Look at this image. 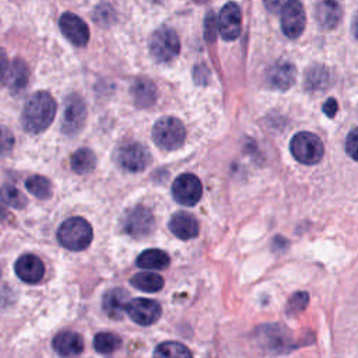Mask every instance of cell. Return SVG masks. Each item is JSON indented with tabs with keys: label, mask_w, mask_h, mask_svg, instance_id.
<instances>
[{
	"label": "cell",
	"mask_w": 358,
	"mask_h": 358,
	"mask_svg": "<svg viewBox=\"0 0 358 358\" xmlns=\"http://www.w3.org/2000/svg\"><path fill=\"white\" fill-rule=\"evenodd\" d=\"M352 34H354V36L358 39V11H357V14L354 15V18H352Z\"/></svg>",
	"instance_id": "cell-36"
},
{
	"label": "cell",
	"mask_w": 358,
	"mask_h": 358,
	"mask_svg": "<svg viewBox=\"0 0 358 358\" xmlns=\"http://www.w3.org/2000/svg\"><path fill=\"white\" fill-rule=\"evenodd\" d=\"M14 147L13 133L3 124H0V157H7Z\"/></svg>",
	"instance_id": "cell-30"
},
{
	"label": "cell",
	"mask_w": 358,
	"mask_h": 358,
	"mask_svg": "<svg viewBox=\"0 0 358 358\" xmlns=\"http://www.w3.org/2000/svg\"><path fill=\"white\" fill-rule=\"evenodd\" d=\"M85 116H87V109H85L84 101L77 94L69 95L64 103L62 131L67 136L77 134L84 126Z\"/></svg>",
	"instance_id": "cell-9"
},
{
	"label": "cell",
	"mask_w": 358,
	"mask_h": 358,
	"mask_svg": "<svg viewBox=\"0 0 358 358\" xmlns=\"http://www.w3.org/2000/svg\"><path fill=\"white\" fill-rule=\"evenodd\" d=\"M330 84V73L323 66H312L305 71L303 85L308 91H324Z\"/></svg>",
	"instance_id": "cell-23"
},
{
	"label": "cell",
	"mask_w": 358,
	"mask_h": 358,
	"mask_svg": "<svg viewBox=\"0 0 358 358\" xmlns=\"http://www.w3.org/2000/svg\"><path fill=\"white\" fill-rule=\"evenodd\" d=\"M130 284L144 292H157L164 287V278L151 271H141L130 278Z\"/></svg>",
	"instance_id": "cell-24"
},
{
	"label": "cell",
	"mask_w": 358,
	"mask_h": 358,
	"mask_svg": "<svg viewBox=\"0 0 358 358\" xmlns=\"http://www.w3.org/2000/svg\"><path fill=\"white\" fill-rule=\"evenodd\" d=\"M131 95L137 106L147 108L155 102L157 88L150 80L140 78L131 85Z\"/></svg>",
	"instance_id": "cell-21"
},
{
	"label": "cell",
	"mask_w": 358,
	"mask_h": 358,
	"mask_svg": "<svg viewBox=\"0 0 358 358\" xmlns=\"http://www.w3.org/2000/svg\"><path fill=\"white\" fill-rule=\"evenodd\" d=\"M52 345L55 351L64 358L78 357L84 350L83 337L71 330H63L53 337Z\"/></svg>",
	"instance_id": "cell-14"
},
{
	"label": "cell",
	"mask_w": 358,
	"mask_h": 358,
	"mask_svg": "<svg viewBox=\"0 0 358 358\" xmlns=\"http://www.w3.org/2000/svg\"><path fill=\"white\" fill-rule=\"evenodd\" d=\"M0 274H1V273H0Z\"/></svg>",
	"instance_id": "cell-39"
},
{
	"label": "cell",
	"mask_w": 358,
	"mask_h": 358,
	"mask_svg": "<svg viewBox=\"0 0 358 358\" xmlns=\"http://www.w3.org/2000/svg\"><path fill=\"white\" fill-rule=\"evenodd\" d=\"M266 6L273 11V10H275L278 6H282V3H280V1H275V3H271V4H268V3H266Z\"/></svg>",
	"instance_id": "cell-37"
},
{
	"label": "cell",
	"mask_w": 358,
	"mask_h": 358,
	"mask_svg": "<svg viewBox=\"0 0 358 358\" xmlns=\"http://www.w3.org/2000/svg\"><path fill=\"white\" fill-rule=\"evenodd\" d=\"M203 194L200 179L193 173L179 175L172 185L173 199L183 206H194Z\"/></svg>",
	"instance_id": "cell-8"
},
{
	"label": "cell",
	"mask_w": 358,
	"mask_h": 358,
	"mask_svg": "<svg viewBox=\"0 0 358 358\" xmlns=\"http://www.w3.org/2000/svg\"><path fill=\"white\" fill-rule=\"evenodd\" d=\"M70 164L76 173L83 175V173H88L91 171H94V168L96 165V158H95V154L90 148H80L71 155Z\"/></svg>",
	"instance_id": "cell-25"
},
{
	"label": "cell",
	"mask_w": 358,
	"mask_h": 358,
	"mask_svg": "<svg viewBox=\"0 0 358 358\" xmlns=\"http://www.w3.org/2000/svg\"><path fill=\"white\" fill-rule=\"evenodd\" d=\"M126 313L134 323L141 326H150L159 319L161 306L154 299L136 298L127 303Z\"/></svg>",
	"instance_id": "cell-11"
},
{
	"label": "cell",
	"mask_w": 358,
	"mask_h": 358,
	"mask_svg": "<svg viewBox=\"0 0 358 358\" xmlns=\"http://www.w3.org/2000/svg\"><path fill=\"white\" fill-rule=\"evenodd\" d=\"M25 187L29 193L36 196L38 199H49L52 194V183L48 178L41 175L29 176L25 182Z\"/></svg>",
	"instance_id": "cell-28"
},
{
	"label": "cell",
	"mask_w": 358,
	"mask_h": 358,
	"mask_svg": "<svg viewBox=\"0 0 358 358\" xmlns=\"http://www.w3.org/2000/svg\"><path fill=\"white\" fill-rule=\"evenodd\" d=\"M186 138V130L183 123L172 116L161 117L152 127L154 143L166 151L178 150L182 147Z\"/></svg>",
	"instance_id": "cell-3"
},
{
	"label": "cell",
	"mask_w": 358,
	"mask_h": 358,
	"mask_svg": "<svg viewBox=\"0 0 358 358\" xmlns=\"http://www.w3.org/2000/svg\"><path fill=\"white\" fill-rule=\"evenodd\" d=\"M7 73H8V59H7V53H6L4 49L0 48V84L6 83Z\"/></svg>",
	"instance_id": "cell-34"
},
{
	"label": "cell",
	"mask_w": 358,
	"mask_h": 358,
	"mask_svg": "<svg viewBox=\"0 0 358 358\" xmlns=\"http://www.w3.org/2000/svg\"><path fill=\"white\" fill-rule=\"evenodd\" d=\"M0 200L14 208H22L27 204L25 196L13 185H3L0 187Z\"/></svg>",
	"instance_id": "cell-29"
},
{
	"label": "cell",
	"mask_w": 358,
	"mask_h": 358,
	"mask_svg": "<svg viewBox=\"0 0 358 358\" xmlns=\"http://www.w3.org/2000/svg\"><path fill=\"white\" fill-rule=\"evenodd\" d=\"M116 161L120 168L129 172L144 171L150 161V151L140 143H127L123 144L116 152Z\"/></svg>",
	"instance_id": "cell-7"
},
{
	"label": "cell",
	"mask_w": 358,
	"mask_h": 358,
	"mask_svg": "<svg viewBox=\"0 0 358 358\" xmlns=\"http://www.w3.org/2000/svg\"><path fill=\"white\" fill-rule=\"evenodd\" d=\"M59 25H60L63 35L73 45H76V46L87 45V42L90 39V29L83 18L67 11L60 17Z\"/></svg>",
	"instance_id": "cell-13"
},
{
	"label": "cell",
	"mask_w": 358,
	"mask_h": 358,
	"mask_svg": "<svg viewBox=\"0 0 358 358\" xmlns=\"http://www.w3.org/2000/svg\"><path fill=\"white\" fill-rule=\"evenodd\" d=\"M345 151L352 159L358 161V127L348 133L345 138Z\"/></svg>",
	"instance_id": "cell-31"
},
{
	"label": "cell",
	"mask_w": 358,
	"mask_h": 358,
	"mask_svg": "<svg viewBox=\"0 0 358 358\" xmlns=\"http://www.w3.org/2000/svg\"><path fill=\"white\" fill-rule=\"evenodd\" d=\"M220 35L225 41H234L242 29V13L236 3H227L218 15Z\"/></svg>",
	"instance_id": "cell-12"
},
{
	"label": "cell",
	"mask_w": 358,
	"mask_h": 358,
	"mask_svg": "<svg viewBox=\"0 0 358 358\" xmlns=\"http://www.w3.org/2000/svg\"><path fill=\"white\" fill-rule=\"evenodd\" d=\"M154 215L144 206H136L130 208L122 221L123 231L133 238H144L154 229Z\"/></svg>",
	"instance_id": "cell-6"
},
{
	"label": "cell",
	"mask_w": 358,
	"mask_h": 358,
	"mask_svg": "<svg viewBox=\"0 0 358 358\" xmlns=\"http://www.w3.org/2000/svg\"><path fill=\"white\" fill-rule=\"evenodd\" d=\"M106 8V6H99L98 8H96V11H95V18H96V21L101 24H103V22H108V20L109 21H112V14H113V10L110 8V7H108V10H105Z\"/></svg>",
	"instance_id": "cell-33"
},
{
	"label": "cell",
	"mask_w": 358,
	"mask_h": 358,
	"mask_svg": "<svg viewBox=\"0 0 358 358\" xmlns=\"http://www.w3.org/2000/svg\"><path fill=\"white\" fill-rule=\"evenodd\" d=\"M3 215H6V210L0 207V217H3Z\"/></svg>",
	"instance_id": "cell-38"
},
{
	"label": "cell",
	"mask_w": 358,
	"mask_h": 358,
	"mask_svg": "<svg viewBox=\"0 0 358 358\" xmlns=\"http://www.w3.org/2000/svg\"><path fill=\"white\" fill-rule=\"evenodd\" d=\"M14 267H15V274L24 282H29V284L41 281L45 274V266L42 260L38 256L31 253H27L18 257Z\"/></svg>",
	"instance_id": "cell-15"
},
{
	"label": "cell",
	"mask_w": 358,
	"mask_h": 358,
	"mask_svg": "<svg viewBox=\"0 0 358 358\" xmlns=\"http://www.w3.org/2000/svg\"><path fill=\"white\" fill-rule=\"evenodd\" d=\"M289 150L294 158L305 165L317 164L324 152L322 140L316 134L309 131L296 133L291 138Z\"/></svg>",
	"instance_id": "cell-5"
},
{
	"label": "cell",
	"mask_w": 358,
	"mask_h": 358,
	"mask_svg": "<svg viewBox=\"0 0 358 358\" xmlns=\"http://www.w3.org/2000/svg\"><path fill=\"white\" fill-rule=\"evenodd\" d=\"M28 81H29V70L27 63L21 59H15L8 67L6 84L13 92H18L27 87Z\"/></svg>",
	"instance_id": "cell-20"
},
{
	"label": "cell",
	"mask_w": 358,
	"mask_h": 358,
	"mask_svg": "<svg viewBox=\"0 0 358 358\" xmlns=\"http://www.w3.org/2000/svg\"><path fill=\"white\" fill-rule=\"evenodd\" d=\"M308 299H309V296H308L306 292H298V294H295V295L289 299V309H292L294 312L302 310V309L306 306Z\"/></svg>",
	"instance_id": "cell-32"
},
{
	"label": "cell",
	"mask_w": 358,
	"mask_h": 358,
	"mask_svg": "<svg viewBox=\"0 0 358 358\" xmlns=\"http://www.w3.org/2000/svg\"><path fill=\"white\" fill-rule=\"evenodd\" d=\"M129 294L123 288H112L102 298V308L112 319H120L129 303Z\"/></svg>",
	"instance_id": "cell-18"
},
{
	"label": "cell",
	"mask_w": 358,
	"mask_h": 358,
	"mask_svg": "<svg viewBox=\"0 0 358 358\" xmlns=\"http://www.w3.org/2000/svg\"><path fill=\"white\" fill-rule=\"evenodd\" d=\"M151 56L158 63H169L179 55L180 42L176 32L169 27L155 29L150 38Z\"/></svg>",
	"instance_id": "cell-4"
},
{
	"label": "cell",
	"mask_w": 358,
	"mask_h": 358,
	"mask_svg": "<svg viewBox=\"0 0 358 358\" xmlns=\"http://www.w3.org/2000/svg\"><path fill=\"white\" fill-rule=\"evenodd\" d=\"M266 77L271 87L277 90H288L295 81L296 70L289 62H277L268 69Z\"/></svg>",
	"instance_id": "cell-16"
},
{
	"label": "cell",
	"mask_w": 358,
	"mask_h": 358,
	"mask_svg": "<svg viewBox=\"0 0 358 358\" xmlns=\"http://www.w3.org/2000/svg\"><path fill=\"white\" fill-rule=\"evenodd\" d=\"M341 15V7L336 1H320L315 6V20L323 29H331L337 27Z\"/></svg>",
	"instance_id": "cell-19"
},
{
	"label": "cell",
	"mask_w": 358,
	"mask_h": 358,
	"mask_svg": "<svg viewBox=\"0 0 358 358\" xmlns=\"http://www.w3.org/2000/svg\"><path fill=\"white\" fill-rule=\"evenodd\" d=\"M122 341L120 337L116 336L115 333H109V331H101L94 337V348L99 352V354H110L113 351H116L120 347Z\"/></svg>",
	"instance_id": "cell-27"
},
{
	"label": "cell",
	"mask_w": 358,
	"mask_h": 358,
	"mask_svg": "<svg viewBox=\"0 0 358 358\" xmlns=\"http://www.w3.org/2000/svg\"><path fill=\"white\" fill-rule=\"evenodd\" d=\"M169 229L179 239H193L199 234V222L197 220L185 211H178L169 220Z\"/></svg>",
	"instance_id": "cell-17"
},
{
	"label": "cell",
	"mask_w": 358,
	"mask_h": 358,
	"mask_svg": "<svg viewBox=\"0 0 358 358\" xmlns=\"http://www.w3.org/2000/svg\"><path fill=\"white\" fill-rule=\"evenodd\" d=\"M280 18H281V29L288 38L295 39L303 32L305 24H306V15H305L303 6L299 1L291 0L284 3L281 7Z\"/></svg>",
	"instance_id": "cell-10"
},
{
	"label": "cell",
	"mask_w": 358,
	"mask_h": 358,
	"mask_svg": "<svg viewBox=\"0 0 358 358\" xmlns=\"http://www.w3.org/2000/svg\"><path fill=\"white\" fill-rule=\"evenodd\" d=\"M57 239L69 250H84L92 241V228L87 220L71 217L59 227Z\"/></svg>",
	"instance_id": "cell-2"
},
{
	"label": "cell",
	"mask_w": 358,
	"mask_h": 358,
	"mask_svg": "<svg viewBox=\"0 0 358 358\" xmlns=\"http://www.w3.org/2000/svg\"><path fill=\"white\" fill-rule=\"evenodd\" d=\"M337 109H338V105L336 102L334 98H329L324 103H323V112L329 116V117H333L336 113H337Z\"/></svg>",
	"instance_id": "cell-35"
},
{
	"label": "cell",
	"mask_w": 358,
	"mask_h": 358,
	"mask_svg": "<svg viewBox=\"0 0 358 358\" xmlns=\"http://www.w3.org/2000/svg\"><path fill=\"white\" fill-rule=\"evenodd\" d=\"M56 115V102L49 92L38 91L24 105L21 122L27 131L41 133L50 126Z\"/></svg>",
	"instance_id": "cell-1"
},
{
	"label": "cell",
	"mask_w": 358,
	"mask_h": 358,
	"mask_svg": "<svg viewBox=\"0 0 358 358\" xmlns=\"http://www.w3.org/2000/svg\"><path fill=\"white\" fill-rule=\"evenodd\" d=\"M154 358H192V352L180 343L165 341L157 345Z\"/></svg>",
	"instance_id": "cell-26"
},
{
	"label": "cell",
	"mask_w": 358,
	"mask_h": 358,
	"mask_svg": "<svg viewBox=\"0 0 358 358\" xmlns=\"http://www.w3.org/2000/svg\"><path fill=\"white\" fill-rule=\"evenodd\" d=\"M169 256L161 249H147L138 255L136 263L141 268L162 270L169 264Z\"/></svg>",
	"instance_id": "cell-22"
}]
</instances>
